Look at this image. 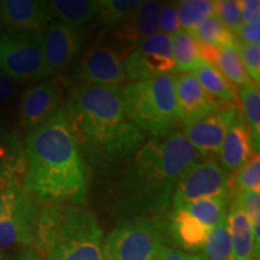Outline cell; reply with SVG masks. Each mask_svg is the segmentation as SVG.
<instances>
[{"label":"cell","instance_id":"obj_28","mask_svg":"<svg viewBox=\"0 0 260 260\" xmlns=\"http://www.w3.org/2000/svg\"><path fill=\"white\" fill-rule=\"evenodd\" d=\"M214 67H216L217 69L230 81V82L237 84L239 87L246 86V84L253 82V81L249 79L245 67H243V63L235 46L219 48L218 56H217V60Z\"/></svg>","mask_w":260,"mask_h":260},{"label":"cell","instance_id":"obj_1","mask_svg":"<svg viewBox=\"0 0 260 260\" xmlns=\"http://www.w3.org/2000/svg\"><path fill=\"white\" fill-rule=\"evenodd\" d=\"M64 109L84 164L95 171L112 168L144 144L146 135L126 118L121 87H75Z\"/></svg>","mask_w":260,"mask_h":260},{"label":"cell","instance_id":"obj_44","mask_svg":"<svg viewBox=\"0 0 260 260\" xmlns=\"http://www.w3.org/2000/svg\"><path fill=\"white\" fill-rule=\"evenodd\" d=\"M256 260H259V259H256Z\"/></svg>","mask_w":260,"mask_h":260},{"label":"cell","instance_id":"obj_30","mask_svg":"<svg viewBox=\"0 0 260 260\" xmlns=\"http://www.w3.org/2000/svg\"><path fill=\"white\" fill-rule=\"evenodd\" d=\"M182 30L189 32L201 22L213 15L212 2L210 0H184L175 3Z\"/></svg>","mask_w":260,"mask_h":260},{"label":"cell","instance_id":"obj_3","mask_svg":"<svg viewBox=\"0 0 260 260\" xmlns=\"http://www.w3.org/2000/svg\"><path fill=\"white\" fill-rule=\"evenodd\" d=\"M200 155L182 132L152 139L139 148L112 190V207L133 217H161L178 178Z\"/></svg>","mask_w":260,"mask_h":260},{"label":"cell","instance_id":"obj_10","mask_svg":"<svg viewBox=\"0 0 260 260\" xmlns=\"http://www.w3.org/2000/svg\"><path fill=\"white\" fill-rule=\"evenodd\" d=\"M123 67L132 82L176 73L171 35L158 31L140 41L123 60Z\"/></svg>","mask_w":260,"mask_h":260},{"label":"cell","instance_id":"obj_4","mask_svg":"<svg viewBox=\"0 0 260 260\" xmlns=\"http://www.w3.org/2000/svg\"><path fill=\"white\" fill-rule=\"evenodd\" d=\"M35 241L46 260H104L102 228L83 205L45 204L38 213Z\"/></svg>","mask_w":260,"mask_h":260},{"label":"cell","instance_id":"obj_38","mask_svg":"<svg viewBox=\"0 0 260 260\" xmlns=\"http://www.w3.org/2000/svg\"><path fill=\"white\" fill-rule=\"evenodd\" d=\"M237 8H239L240 15H241L242 22L247 23L256 15H260V2L259 0H237Z\"/></svg>","mask_w":260,"mask_h":260},{"label":"cell","instance_id":"obj_12","mask_svg":"<svg viewBox=\"0 0 260 260\" xmlns=\"http://www.w3.org/2000/svg\"><path fill=\"white\" fill-rule=\"evenodd\" d=\"M239 110L236 104H230L200 121L184 125L182 133L200 158L213 160V157L218 155L224 136Z\"/></svg>","mask_w":260,"mask_h":260},{"label":"cell","instance_id":"obj_43","mask_svg":"<svg viewBox=\"0 0 260 260\" xmlns=\"http://www.w3.org/2000/svg\"><path fill=\"white\" fill-rule=\"evenodd\" d=\"M3 255H4V253H2V252H0V256H3Z\"/></svg>","mask_w":260,"mask_h":260},{"label":"cell","instance_id":"obj_7","mask_svg":"<svg viewBox=\"0 0 260 260\" xmlns=\"http://www.w3.org/2000/svg\"><path fill=\"white\" fill-rule=\"evenodd\" d=\"M0 70L14 81L46 80L54 74L42 53L37 32L0 35Z\"/></svg>","mask_w":260,"mask_h":260},{"label":"cell","instance_id":"obj_8","mask_svg":"<svg viewBox=\"0 0 260 260\" xmlns=\"http://www.w3.org/2000/svg\"><path fill=\"white\" fill-rule=\"evenodd\" d=\"M232 194L230 175L214 160L195 162L178 178L172 193V210L207 198Z\"/></svg>","mask_w":260,"mask_h":260},{"label":"cell","instance_id":"obj_16","mask_svg":"<svg viewBox=\"0 0 260 260\" xmlns=\"http://www.w3.org/2000/svg\"><path fill=\"white\" fill-rule=\"evenodd\" d=\"M161 3L144 2L132 15L112 29V37L123 50L135 47L140 41L158 32V18Z\"/></svg>","mask_w":260,"mask_h":260},{"label":"cell","instance_id":"obj_18","mask_svg":"<svg viewBox=\"0 0 260 260\" xmlns=\"http://www.w3.org/2000/svg\"><path fill=\"white\" fill-rule=\"evenodd\" d=\"M248 128L241 111H237L228 129L218 152L219 167L224 171L234 172L243 167L253 157Z\"/></svg>","mask_w":260,"mask_h":260},{"label":"cell","instance_id":"obj_5","mask_svg":"<svg viewBox=\"0 0 260 260\" xmlns=\"http://www.w3.org/2000/svg\"><path fill=\"white\" fill-rule=\"evenodd\" d=\"M126 118L154 139L176 132L180 118L175 96L174 74L128 83L122 88Z\"/></svg>","mask_w":260,"mask_h":260},{"label":"cell","instance_id":"obj_9","mask_svg":"<svg viewBox=\"0 0 260 260\" xmlns=\"http://www.w3.org/2000/svg\"><path fill=\"white\" fill-rule=\"evenodd\" d=\"M38 205V201L25 193L23 188L8 190L6 209L0 218V252L35 241Z\"/></svg>","mask_w":260,"mask_h":260},{"label":"cell","instance_id":"obj_26","mask_svg":"<svg viewBox=\"0 0 260 260\" xmlns=\"http://www.w3.org/2000/svg\"><path fill=\"white\" fill-rule=\"evenodd\" d=\"M171 40L176 73H191L205 63L197 41L187 31L181 29L171 35Z\"/></svg>","mask_w":260,"mask_h":260},{"label":"cell","instance_id":"obj_13","mask_svg":"<svg viewBox=\"0 0 260 260\" xmlns=\"http://www.w3.org/2000/svg\"><path fill=\"white\" fill-rule=\"evenodd\" d=\"M76 75L89 86H118L126 81L119 51L103 42L88 48L77 67Z\"/></svg>","mask_w":260,"mask_h":260},{"label":"cell","instance_id":"obj_37","mask_svg":"<svg viewBox=\"0 0 260 260\" xmlns=\"http://www.w3.org/2000/svg\"><path fill=\"white\" fill-rule=\"evenodd\" d=\"M155 260H205L200 254L187 253L164 245L157 254Z\"/></svg>","mask_w":260,"mask_h":260},{"label":"cell","instance_id":"obj_33","mask_svg":"<svg viewBox=\"0 0 260 260\" xmlns=\"http://www.w3.org/2000/svg\"><path fill=\"white\" fill-rule=\"evenodd\" d=\"M212 8L213 15L228 30L235 32V34L240 30L243 22L236 2H233V0H217V2H212Z\"/></svg>","mask_w":260,"mask_h":260},{"label":"cell","instance_id":"obj_40","mask_svg":"<svg viewBox=\"0 0 260 260\" xmlns=\"http://www.w3.org/2000/svg\"><path fill=\"white\" fill-rule=\"evenodd\" d=\"M0 260H5V256H0ZM15 260H44V256L35 249H28V251L21 253L17 258H15Z\"/></svg>","mask_w":260,"mask_h":260},{"label":"cell","instance_id":"obj_19","mask_svg":"<svg viewBox=\"0 0 260 260\" xmlns=\"http://www.w3.org/2000/svg\"><path fill=\"white\" fill-rule=\"evenodd\" d=\"M211 228L204 225L187 211L172 210L168 220V237L180 251L187 253L201 252Z\"/></svg>","mask_w":260,"mask_h":260},{"label":"cell","instance_id":"obj_11","mask_svg":"<svg viewBox=\"0 0 260 260\" xmlns=\"http://www.w3.org/2000/svg\"><path fill=\"white\" fill-rule=\"evenodd\" d=\"M86 31L63 22H50L39 32L42 53L48 67L56 73L68 68L80 53Z\"/></svg>","mask_w":260,"mask_h":260},{"label":"cell","instance_id":"obj_34","mask_svg":"<svg viewBox=\"0 0 260 260\" xmlns=\"http://www.w3.org/2000/svg\"><path fill=\"white\" fill-rule=\"evenodd\" d=\"M235 47L239 52L243 67L248 74L249 79L256 86L260 83V46L253 44H245L236 39Z\"/></svg>","mask_w":260,"mask_h":260},{"label":"cell","instance_id":"obj_35","mask_svg":"<svg viewBox=\"0 0 260 260\" xmlns=\"http://www.w3.org/2000/svg\"><path fill=\"white\" fill-rule=\"evenodd\" d=\"M158 28L160 29V32L167 35H172L175 32L181 30L180 21H178L177 9L175 3H170V4L161 5L160 14H159L158 18Z\"/></svg>","mask_w":260,"mask_h":260},{"label":"cell","instance_id":"obj_32","mask_svg":"<svg viewBox=\"0 0 260 260\" xmlns=\"http://www.w3.org/2000/svg\"><path fill=\"white\" fill-rule=\"evenodd\" d=\"M232 191L236 188V193L247 190H260V159L259 154H254L243 167L230 176Z\"/></svg>","mask_w":260,"mask_h":260},{"label":"cell","instance_id":"obj_39","mask_svg":"<svg viewBox=\"0 0 260 260\" xmlns=\"http://www.w3.org/2000/svg\"><path fill=\"white\" fill-rule=\"evenodd\" d=\"M16 92L15 81L4 74H0V105L9 102Z\"/></svg>","mask_w":260,"mask_h":260},{"label":"cell","instance_id":"obj_6","mask_svg":"<svg viewBox=\"0 0 260 260\" xmlns=\"http://www.w3.org/2000/svg\"><path fill=\"white\" fill-rule=\"evenodd\" d=\"M168 240V220L161 217H133L107 234L104 260H155Z\"/></svg>","mask_w":260,"mask_h":260},{"label":"cell","instance_id":"obj_14","mask_svg":"<svg viewBox=\"0 0 260 260\" xmlns=\"http://www.w3.org/2000/svg\"><path fill=\"white\" fill-rule=\"evenodd\" d=\"M174 87L178 118L184 125L200 121L222 107L207 95L193 73L174 74Z\"/></svg>","mask_w":260,"mask_h":260},{"label":"cell","instance_id":"obj_29","mask_svg":"<svg viewBox=\"0 0 260 260\" xmlns=\"http://www.w3.org/2000/svg\"><path fill=\"white\" fill-rule=\"evenodd\" d=\"M200 255L205 260H229L230 237L228 229V216L216 224L207 236Z\"/></svg>","mask_w":260,"mask_h":260},{"label":"cell","instance_id":"obj_36","mask_svg":"<svg viewBox=\"0 0 260 260\" xmlns=\"http://www.w3.org/2000/svg\"><path fill=\"white\" fill-rule=\"evenodd\" d=\"M239 41L245 44L259 45L260 41V15H256L251 21L243 23L240 30L236 32Z\"/></svg>","mask_w":260,"mask_h":260},{"label":"cell","instance_id":"obj_23","mask_svg":"<svg viewBox=\"0 0 260 260\" xmlns=\"http://www.w3.org/2000/svg\"><path fill=\"white\" fill-rule=\"evenodd\" d=\"M52 18L73 27L83 28L94 18L99 17V4L94 0H53L48 2Z\"/></svg>","mask_w":260,"mask_h":260},{"label":"cell","instance_id":"obj_15","mask_svg":"<svg viewBox=\"0 0 260 260\" xmlns=\"http://www.w3.org/2000/svg\"><path fill=\"white\" fill-rule=\"evenodd\" d=\"M60 88L56 80L42 81L23 93L19 105V122L24 129L38 128L59 109Z\"/></svg>","mask_w":260,"mask_h":260},{"label":"cell","instance_id":"obj_24","mask_svg":"<svg viewBox=\"0 0 260 260\" xmlns=\"http://www.w3.org/2000/svg\"><path fill=\"white\" fill-rule=\"evenodd\" d=\"M240 100L243 110V118L248 128L253 154H259L260 147V92L259 86L251 82L239 87Z\"/></svg>","mask_w":260,"mask_h":260},{"label":"cell","instance_id":"obj_27","mask_svg":"<svg viewBox=\"0 0 260 260\" xmlns=\"http://www.w3.org/2000/svg\"><path fill=\"white\" fill-rule=\"evenodd\" d=\"M198 44L207 45L217 48L235 46L236 38L229 31L214 15L210 16L205 21L188 32Z\"/></svg>","mask_w":260,"mask_h":260},{"label":"cell","instance_id":"obj_21","mask_svg":"<svg viewBox=\"0 0 260 260\" xmlns=\"http://www.w3.org/2000/svg\"><path fill=\"white\" fill-rule=\"evenodd\" d=\"M24 174L23 146L15 132L0 125V182L9 187H23Z\"/></svg>","mask_w":260,"mask_h":260},{"label":"cell","instance_id":"obj_41","mask_svg":"<svg viewBox=\"0 0 260 260\" xmlns=\"http://www.w3.org/2000/svg\"><path fill=\"white\" fill-rule=\"evenodd\" d=\"M9 188H23V187H8L6 184L0 182V218L5 212L6 201H8V190Z\"/></svg>","mask_w":260,"mask_h":260},{"label":"cell","instance_id":"obj_2","mask_svg":"<svg viewBox=\"0 0 260 260\" xmlns=\"http://www.w3.org/2000/svg\"><path fill=\"white\" fill-rule=\"evenodd\" d=\"M23 149V190L32 199L39 204L86 203V164L68 124L64 105L28 133Z\"/></svg>","mask_w":260,"mask_h":260},{"label":"cell","instance_id":"obj_42","mask_svg":"<svg viewBox=\"0 0 260 260\" xmlns=\"http://www.w3.org/2000/svg\"><path fill=\"white\" fill-rule=\"evenodd\" d=\"M5 29V25H4V21H3V15H2V9H0V32Z\"/></svg>","mask_w":260,"mask_h":260},{"label":"cell","instance_id":"obj_20","mask_svg":"<svg viewBox=\"0 0 260 260\" xmlns=\"http://www.w3.org/2000/svg\"><path fill=\"white\" fill-rule=\"evenodd\" d=\"M232 206L228 211V229L230 237L229 260H256L259 254L255 252L254 239L251 225L243 212L241 199L236 194Z\"/></svg>","mask_w":260,"mask_h":260},{"label":"cell","instance_id":"obj_25","mask_svg":"<svg viewBox=\"0 0 260 260\" xmlns=\"http://www.w3.org/2000/svg\"><path fill=\"white\" fill-rule=\"evenodd\" d=\"M232 194H223L218 197L207 198L180 207L181 210L187 211L190 216L197 218L204 225L212 228L218 224L224 217L228 216V206H229ZM177 210V209H175Z\"/></svg>","mask_w":260,"mask_h":260},{"label":"cell","instance_id":"obj_22","mask_svg":"<svg viewBox=\"0 0 260 260\" xmlns=\"http://www.w3.org/2000/svg\"><path fill=\"white\" fill-rule=\"evenodd\" d=\"M193 75L207 95L218 105L225 106L237 102L234 84L216 67L204 63L193 71Z\"/></svg>","mask_w":260,"mask_h":260},{"label":"cell","instance_id":"obj_17","mask_svg":"<svg viewBox=\"0 0 260 260\" xmlns=\"http://www.w3.org/2000/svg\"><path fill=\"white\" fill-rule=\"evenodd\" d=\"M5 28L12 31L39 34L52 19L47 2L39 0H3L0 2Z\"/></svg>","mask_w":260,"mask_h":260},{"label":"cell","instance_id":"obj_31","mask_svg":"<svg viewBox=\"0 0 260 260\" xmlns=\"http://www.w3.org/2000/svg\"><path fill=\"white\" fill-rule=\"evenodd\" d=\"M144 2L140 0H102L99 4V17L102 18L105 30H112L123 19L139 9Z\"/></svg>","mask_w":260,"mask_h":260}]
</instances>
